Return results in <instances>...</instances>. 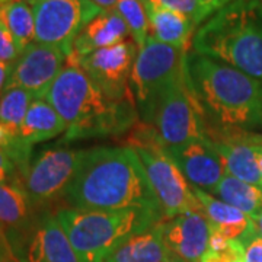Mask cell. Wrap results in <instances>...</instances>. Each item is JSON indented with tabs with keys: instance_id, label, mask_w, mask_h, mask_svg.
<instances>
[{
	"instance_id": "b9f144b4",
	"label": "cell",
	"mask_w": 262,
	"mask_h": 262,
	"mask_svg": "<svg viewBox=\"0 0 262 262\" xmlns=\"http://www.w3.org/2000/svg\"><path fill=\"white\" fill-rule=\"evenodd\" d=\"M237 246H239V245H237Z\"/></svg>"
},
{
	"instance_id": "9a60e30c",
	"label": "cell",
	"mask_w": 262,
	"mask_h": 262,
	"mask_svg": "<svg viewBox=\"0 0 262 262\" xmlns=\"http://www.w3.org/2000/svg\"><path fill=\"white\" fill-rule=\"evenodd\" d=\"M170 253L185 262H201L210 248L211 226L203 213H185L159 223Z\"/></svg>"
},
{
	"instance_id": "7c38bea8",
	"label": "cell",
	"mask_w": 262,
	"mask_h": 262,
	"mask_svg": "<svg viewBox=\"0 0 262 262\" xmlns=\"http://www.w3.org/2000/svg\"><path fill=\"white\" fill-rule=\"evenodd\" d=\"M206 139L222 160L227 175L261 187L259 147L262 134L242 128L207 125Z\"/></svg>"
},
{
	"instance_id": "6da1fadb",
	"label": "cell",
	"mask_w": 262,
	"mask_h": 262,
	"mask_svg": "<svg viewBox=\"0 0 262 262\" xmlns=\"http://www.w3.org/2000/svg\"><path fill=\"white\" fill-rule=\"evenodd\" d=\"M64 196L72 208L96 211L141 208L165 219L140 159L130 146L84 150Z\"/></svg>"
},
{
	"instance_id": "277c9868",
	"label": "cell",
	"mask_w": 262,
	"mask_h": 262,
	"mask_svg": "<svg viewBox=\"0 0 262 262\" xmlns=\"http://www.w3.org/2000/svg\"><path fill=\"white\" fill-rule=\"evenodd\" d=\"M192 51L262 80V0H236L201 24Z\"/></svg>"
},
{
	"instance_id": "e0dca14e",
	"label": "cell",
	"mask_w": 262,
	"mask_h": 262,
	"mask_svg": "<svg viewBox=\"0 0 262 262\" xmlns=\"http://www.w3.org/2000/svg\"><path fill=\"white\" fill-rule=\"evenodd\" d=\"M130 32L115 9H105L96 15L77 35L69 57L79 58L96 50L113 47L128 39Z\"/></svg>"
},
{
	"instance_id": "60d3db41",
	"label": "cell",
	"mask_w": 262,
	"mask_h": 262,
	"mask_svg": "<svg viewBox=\"0 0 262 262\" xmlns=\"http://www.w3.org/2000/svg\"><path fill=\"white\" fill-rule=\"evenodd\" d=\"M5 262H8V261H5Z\"/></svg>"
},
{
	"instance_id": "603a6c76",
	"label": "cell",
	"mask_w": 262,
	"mask_h": 262,
	"mask_svg": "<svg viewBox=\"0 0 262 262\" xmlns=\"http://www.w3.org/2000/svg\"><path fill=\"white\" fill-rule=\"evenodd\" d=\"M0 20L9 29L20 53L35 42V20L29 3L12 0L0 9Z\"/></svg>"
},
{
	"instance_id": "f1b7e54d",
	"label": "cell",
	"mask_w": 262,
	"mask_h": 262,
	"mask_svg": "<svg viewBox=\"0 0 262 262\" xmlns=\"http://www.w3.org/2000/svg\"><path fill=\"white\" fill-rule=\"evenodd\" d=\"M239 242L244 249V262H262V237L256 233L253 223Z\"/></svg>"
},
{
	"instance_id": "484cf974",
	"label": "cell",
	"mask_w": 262,
	"mask_h": 262,
	"mask_svg": "<svg viewBox=\"0 0 262 262\" xmlns=\"http://www.w3.org/2000/svg\"><path fill=\"white\" fill-rule=\"evenodd\" d=\"M0 151L12 162L16 168L20 181H24L29 166L32 146L22 139L20 133L6 127L0 122Z\"/></svg>"
},
{
	"instance_id": "836d02e7",
	"label": "cell",
	"mask_w": 262,
	"mask_h": 262,
	"mask_svg": "<svg viewBox=\"0 0 262 262\" xmlns=\"http://www.w3.org/2000/svg\"><path fill=\"white\" fill-rule=\"evenodd\" d=\"M96 6H99L101 9H113L114 6L120 2V0H91Z\"/></svg>"
},
{
	"instance_id": "8992f818",
	"label": "cell",
	"mask_w": 262,
	"mask_h": 262,
	"mask_svg": "<svg viewBox=\"0 0 262 262\" xmlns=\"http://www.w3.org/2000/svg\"><path fill=\"white\" fill-rule=\"evenodd\" d=\"M187 54L185 50L162 44L151 37L139 48L131 72L130 86L137 113L143 122L151 124L160 96L169 86L184 76L187 69Z\"/></svg>"
},
{
	"instance_id": "5b68a950",
	"label": "cell",
	"mask_w": 262,
	"mask_h": 262,
	"mask_svg": "<svg viewBox=\"0 0 262 262\" xmlns=\"http://www.w3.org/2000/svg\"><path fill=\"white\" fill-rule=\"evenodd\" d=\"M56 217L80 262H105L133 234L165 220L141 208L96 211L67 207Z\"/></svg>"
},
{
	"instance_id": "8d00e7d4",
	"label": "cell",
	"mask_w": 262,
	"mask_h": 262,
	"mask_svg": "<svg viewBox=\"0 0 262 262\" xmlns=\"http://www.w3.org/2000/svg\"><path fill=\"white\" fill-rule=\"evenodd\" d=\"M165 262H185V261L179 259V258H177V256H172V258H169L168 261H165Z\"/></svg>"
},
{
	"instance_id": "ba28073f",
	"label": "cell",
	"mask_w": 262,
	"mask_h": 262,
	"mask_svg": "<svg viewBox=\"0 0 262 262\" xmlns=\"http://www.w3.org/2000/svg\"><path fill=\"white\" fill-rule=\"evenodd\" d=\"M31 6L35 42L60 48L67 57L82 29L103 10L91 0H38Z\"/></svg>"
},
{
	"instance_id": "d6a6232c",
	"label": "cell",
	"mask_w": 262,
	"mask_h": 262,
	"mask_svg": "<svg viewBox=\"0 0 262 262\" xmlns=\"http://www.w3.org/2000/svg\"><path fill=\"white\" fill-rule=\"evenodd\" d=\"M203 2H204V5L208 9L214 13L215 10L222 9V8H225L226 5H229L232 2H236V0H203Z\"/></svg>"
},
{
	"instance_id": "30bf717a",
	"label": "cell",
	"mask_w": 262,
	"mask_h": 262,
	"mask_svg": "<svg viewBox=\"0 0 262 262\" xmlns=\"http://www.w3.org/2000/svg\"><path fill=\"white\" fill-rule=\"evenodd\" d=\"M139 47L133 39H125L113 47L96 50L88 56L67 57L83 70L105 96L114 101L134 99L130 79Z\"/></svg>"
},
{
	"instance_id": "44dd1931",
	"label": "cell",
	"mask_w": 262,
	"mask_h": 262,
	"mask_svg": "<svg viewBox=\"0 0 262 262\" xmlns=\"http://www.w3.org/2000/svg\"><path fill=\"white\" fill-rule=\"evenodd\" d=\"M66 130L67 124L60 114L50 105L47 99L38 98L31 103L19 133L24 140L34 146L35 143L51 140L66 133Z\"/></svg>"
},
{
	"instance_id": "9c48e42d",
	"label": "cell",
	"mask_w": 262,
	"mask_h": 262,
	"mask_svg": "<svg viewBox=\"0 0 262 262\" xmlns=\"http://www.w3.org/2000/svg\"><path fill=\"white\" fill-rule=\"evenodd\" d=\"M137 153L151 191L156 196L165 220L196 211L203 213L201 204L177 165L169 159L162 146L133 147Z\"/></svg>"
},
{
	"instance_id": "7a4b0ae2",
	"label": "cell",
	"mask_w": 262,
	"mask_h": 262,
	"mask_svg": "<svg viewBox=\"0 0 262 262\" xmlns=\"http://www.w3.org/2000/svg\"><path fill=\"white\" fill-rule=\"evenodd\" d=\"M187 79L207 125L242 130L262 125V80L194 51L187 54Z\"/></svg>"
},
{
	"instance_id": "4316f807",
	"label": "cell",
	"mask_w": 262,
	"mask_h": 262,
	"mask_svg": "<svg viewBox=\"0 0 262 262\" xmlns=\"http://www.w3.org/2000/svg\"><path fill=\"white\" fill-rule=\"evenodd\" d=\"M113 9L118 12L125 22L131 39L141 48L149 38V19L141 0H120Z\"/></svg>"
},
{
	"instance_id": "3957f363",
	"label": "cell",
	"mask_w": 262,
	"mask_h": 262,
	"mask_svg": "<svg viewBox=\"0 0 262 262\" xmlns=\"http://www.w3.org/2000/svg\"><path fill=\"white\" fill-rule=\"evenodd\" d=\"M44 99L67 124L64 143L120 134L133 128L139 118L134 99L114 101L105 96L89 76L69 60Z\"/></svg>"
},
{
	"instance_id": "ffe728a7",
	"label": "cell",
	"mask_w": 262,
	"mask_h": 262,
	"mask_svg": "<svg viewBox=\"0 0 262 262\" xmlns=\"http://www.w3.org/2000/svg\"><path fill=\"white\" fill-rule=\"evenodd\" d=\"M170 253L160 234L159 223L133 234L114 251L105 262H165Z\"/></svg>"
},
{
	"instance_id": "d6986e66",
	"label": "cell",
	"mask_w": 262,
	"mask_h": 262,
	"mask_svg": "<svg viewBox=\"0 0 262 262\" xmlns=\"http://www.w3.org/2000/svg\"><path fill=\"white\" fill-rule=\"evenodd\" d=\"M192 191L198 198L203 214L206 215L211 229L225 236L227 241H239L252 226L251 217L236 207L217 200L204 189L192 187Z\"/></svg>"
},
{
	"instance_id": "ab89813d",
	"label": "cell",
	"mask_w": 262,
	"mask_h": 262,
	"mask_svg": "<svg viewBox=\"0 0 262 262\" xmlns=\"http://www.w3.org/2000/svg\"><path fill=\"white\" fill-rule=\"evenodd\" d=\"M0 242H2V225H0Z\"/></svg>"
},
{
	"instance_id": "2e32d148",
	"label": "cell",
	"mask_w": 262,
	"mask_h": 262,
	"mask_svg": "<svg viewBox=\"0 0 262 262\" xmlns=\"http://www.w3.org/2000/svg\"><path fill=\"white\" fill-rule=\"evenodd\" d=\"M27 262H80L56 215H44L31 234Z\"/></svg>"
},
{
	"instance_id": "d4e9b609",
	"label": "cell",
	"mask_w": 262,
	"mask_h": 262,
	"mask_svg": "<svg viewBox=\"0 0 262 262\" xmlns=\"http://www.w3.org/2000/svg\"><path fill=\"white\" fill-rule=\"evenodd\" d=\"M35 99L38 98L25 89L20 88L5 89L0 96V122L12 130L19 131L28 114L31 103Z\"/></svg>"
},
{
	"instance_id": "52a82bcc",
	"label": "cell",
	"mask_w": 262,
	"mask_h": 262,
	"mask_svg": "<svg viewBox=\"0 0 262 262\" xmlns=\"http://www.w3.org/2000/svg\"><path fill=\"white\" fill-rule=\"evenodd\" d=\"M150 125L156 131L162 147L206 139L207 122L189 89L187 69L184 76L160 96Z\"/></svg>"
},
{
	"instance_id": "5bb4252c",
	"label": "cell",
	"mask_w": 262,
	"mask_h": 262,
	"mask_svg": "<svg viewBox=\"0 0 262 262\" xmlns=\"http://www.w3.org/2000/svg\"><path fill=\"white\" fill-rule=\"evenodd\" d=\"M163 151L192 187L213 191L226 175L222 160L207 139L165 146Z\"/></svg>"
},
{
	"instance_id": "74e56055",
	"label": "cell",
	"mask_w": 262,
	"mask_h": 262,
	"mask_svg": "<svg viewBox=\"0 0 262 262\" xmlns=\"http://www.w3.org/2000/svg\"><path fill=\"white\" fill-rule=\"evenodd\" d=\"M10 2H12V0H0V9H2V8H3L5 5H8V3H10Z\"/></svg>"
},
{
	"instance_id": "cb8c5ba5",
	"label": "cell",
	"mask_w": 262,
	"mask_h": 262,
	"mask_svg": "<svg viewBox=\"0 0 262 262\" xmlns=\"http://www.w3.org/2000/svg\"><path fill=\"white\" fill-rule=\"evenodd\" d=\"M31 206L22 185L0 182V225L10 227L25 225Z\"/></svg>"
},
{
	"instance_id": "8fae6325",
	"label": "cell",
	"mask_w": 262,
	"mask_h": 262,
	"mask_svg": "<svg viewBox=\"0 0 262 262\" xmlns=\"http://www.w3.org/2000/svg\"><path fill=\"white\" fill-rule=\"evenodd\" d=\"M84 150L54 149L44 150L29 166L22 187L32 206L66 195L75 179Z\"/></svg>"
},
{
	"instance_id": "e575fe53",
	"label": "cell",
	"mask_w": 262,
	"mask_h": 262,
	"mask_svg": "<svg viewBox=\"0 0 262 262\" xmlns=\"http://www.w3.org/2000/svg\"><path fill=\"white\" fill-rule=\"evenodd\" d=\"M251 220H252L253 227H255L256 233L259 234V236H261V237H262V210L256 215H253Z\"/></svg>"
},
{
	"instance_id": "4fadbf2b",
	"label": "cell",
	"mask_w": 262,
	"mask_h": 262,
	"mask_svg": "<svg viewBox=\"0 0 262 262\" xmlns=\"http://www.w3.org/2000/svg\"><path fill=\"white\" fill-rule=\"evenodd\" d=\"M66 61L67 56L60 48L32 42L10 67L5 89L20 88L31 92L35 98H46Z\"/></svg>"
},
{
	"instance_id": "d590c367",
	"label": "cell",
	"mask_w": 262,
	"mask_h": 262,
	"mask_svg": "<svg viewBox=\"0 0 262 262\" xmlns=\"http://www.w3.org/2000/svg\"><path fill=\"white\" fill-rule=\"evenodd\" d=\"M259 169H261V189H262V144L259 147Z\"/></svg>"
},
{
	"instance_id": "f546056e",
	"label": "cell",
	"mask_w": 262,
	"mask_h": 262,
	"mask_svg": "<svg viewBox=\"0 0 262 262\" xmlns=\"http://www.w3.org/2000/svg\"><path fill=\"white\" fill-rule=\"evenodd\" d=\"M19 56L20 51L15 39L9 32V29L6 28V25L0 20V61L12 67Z\"/></svg>"
},
{
	"instance_id": "f35d334b",
	"label": "cell",
	"mask_w": 262,
	"mask_h": 262,
	"mask_svg": "<svg viewBox=\"0 0 262 262\" xmlns=\"http://www.w3.org/2000/svg\"><path fill=\"white\" fill-rule=\"evenodd\" d=\"M19 2H27V3H29V5H32V3H35V2H38V0H19Z\"/></svg>"
},
{
	"instance_id": "ac0fdd59",
	"label": "cell",
	"mask_w": 262,
	"mask_h": 262,
	"mask_svg": "<svg viewBox=\"0 0 262 262\" xmlns=\"http://www.w3.org/2000/svg\"><path fill=\"white\" fill-rule=\"evenodd\" d=\"M149 19V37L170 47L188 51L195 35V22L175 10L144 6Z\"/></svg>"
},
{
	"instance_id": "7402d4cb",
	"label": "cell",
	"mask_w": 262,
	"mask_h": 262,
	"mask_svg": "<svg viewBox=\"0 0 262 262\" xmlns=\"http://www.w3.org/2000/svg\"><path fill=\"white\" fill-rule=\"evenodd\" d=\"M213 192L220 196L222 201L236 207L251 219L262 210L261 187L241 181L232 175L226 173Z\"/></svg>"
},
{
	"instance_id": "1f68e13d",
	"label": "cell",
	"mask_w": 262,
	"mask_h": 262,
	"mask_svg": "<svg viewBox=\"0 0 262 262\" xmlns=\"http://www.w3.org/2000/svg\"><path fill=\"white\" fill-rule=\"evenodd\" d=\"M9 73H10L9 66H6L5 63H2V61H0V96H2L3 91H5V88H6Z\"/></svg>"
},
{
	"instance_id": "4dcf8cb0",
	"label": "cell",
	"mask_w": 262,
	"mask_h": 262,
	"mask_svg": "<svg viewBox=\"0 0 262 262\" xmlns=\"http://www.w3.org/2000/svg\"><path fill=\"white\" fill-rule=\"evenodd\" d=\"M0 182L2 184H16L22 185L16 168L2 151H0Z\"/></svg>"
},
{
	"instance_id": "83f0119b",
	"label": "cell",
	"mask_w": 262,
	"mask_h": 262,
	"mask_svg": "<svg viewBox=\"0 0 262 262\" xmlns=\"http://www.w3.org/2000/svg\"><path fill=\"white\" fill-rule=\"evenodd\" d=\"M144 6H160L166 9L175 10L195 22V25L204 24L213 15L203 0H141Z\"/></svg>"
}]
</instances>
